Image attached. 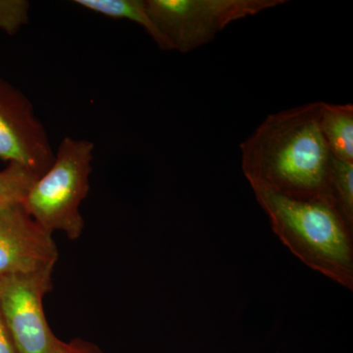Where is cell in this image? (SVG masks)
I'll list each match as a JSON object with an SVG mask.
<instances>
[{"label":"cell","instance_id":"obj_1","mask_svg":"<svg viewBox=\"0 0 353 353\" xmlns=\"http://www.w3.org/2000/svg\"><path fill=\"white\" fill-rule=\"evenodd\" d=\"M320 106L315 101L270 114L241 143V169L252 189L331 201L334 157L320 130Z\"/></svg>","mask_w":353,"mask_h":353},{"label":"cell","instance_id":"obj_2","mask_svg":"<svg viewBox=\"0 0 353 353\" xmlns=\"http://www.w3.org/2000/svg\"><path fill=\"white\" fill-rule=\"evenodd\" d=\"M252 190L274 234L290 252L309 268L352 290L353 227L333 202Z\"/></svg>","mask_w":353,"mask_h":353},{"label":"cell","instance_id":"obj_3","mask_svg":"<svg viewBox=\"0 0 353 353\" xmlns=\"http://www.w3.org/2000/svg\"><path fill=\"white\" fill-rule=\"evenodd\" d=\"M94 150L87 139H62L54 161L23 201L32 219L50 233L62 232L71 241L82 236L85 222L80 206L90 192Z\"/></svg>","mask_w":353,"mask_h":353},{"label":"cell","instance_id":"obj_4","mask_svg":"<svg viewBox=\"0 0 353 353\" xmlns=\"http://www.w3.org/2000/svg\"><path fill=\"white\" fill-rule=\"evenodd\" d=\"M285 0H145L169 51L188 53L212 41L228 25L283 6Z\"/></svg>","mask_w":353,"mask_h":353},{"label":"cell","instance_id":"obj_5","mask_svg":"<svg viewBox=\"0 0 353 353\" xmlns=\"http://www.w3.org/2000/svg\"><path fill=\"white\" fill-rule=\"evenodd\" d=\"M53 268L0 279V310L16 353H66L50 329L43 297L52 288Z\"/></svg>","mask_w":353,"mask_h":353},{"label":"cell","instance_id":"obj_6","mask_svg":"<svg viewBox=\"0 0 353 353\" xmlns=\"http://www.w3.org/2000/svg\"><path fill=\"white\" fill-rule=\"evenodd\" d=\"M54 157L32 102L0 78V159L23 165L39 178L50 169Z\"/></svg>","mask_w":353,"mask_h":353},{"label":"cell","instance_id":"obj_7","mask_svg":"<svg viewBox=\"0 0 353 353\" xmlns=\"http://www.w3.org/2000/svg\"><path fill=\"white\" fill-rule=\"evenodd\" d=\"M52 233L38 224L23 204L0 211V279L54 268Z\"/></svg>","mask_w":353,"mask_h":353},{"label":"cell","instance_id":"obj_8","mask_svg":"<svg viewBox=\"0 0 353 353\" xmlns=\"http://www.w3.org/2000/svg\"><path fill=\"white\" fill-rule=\"evenodd\" d=\"M320 130L331 154L341 161L353 162V105L321 101Z\"/></svg>","mask_w":353,"mask_h":353},{"label":"cell","instance_id":"obj_9","mask_svg":"<svg viewBox=\"0 0 353 353\" xmlns=\"http://www.w3.org/2000/svg\"><path fill=\"white\" fill-rule=\"evenodd\" d=\"M74 3L106 17L136 23L152 37L160 50L169 51L168 46L148 15L145 0H75Z\"/></svg>","mask_w":353,"mask_h":353},{"label":"cell","instance_id":"obj_10","mask_svg":"<svg viewBox=\"0 0 353 353\" xmlns=\"http://www.w3.org/2000/svg\"><path fill=\"white\" fill-rule=\"evenodd\" d=\"M330 199L343 219L353 227V162L341 161L333 157Z\"/></svg>","mask_w":353,"mask_h":353},{"label":"cell","instance_id":"obj_11","mask_svg":"<svg viewBox=\"0 0 353 353\" xmlns=\"http://www.w3.org/2000/svg\"><path fill=\"white\" fill-rule=\"evenodd\" d=\"M38 176L23 165L10 162L0 171V211L19 205Z\"/></svg>","mask_w":353,"mask_h":353},{"label":"cell","instance_id":"obj_12","mask_svg":"<svg viewBox=\"0 0 353 353\" xmlns=\"http://www.w3.org/2000/svg\"><path fill=\"white\" fill-rule=\"evenodd\" d=\"M30 2L0 0V30L13 36L29 23Z\"/></svg>","mask_w":353,"mask_h":353},{"label":"cell","instance_id":"obj_13","mask_svg":"<svg viewBox=\"0 0 353 353\" xmlns=\"http://www.w3.org/2000/svg\"><path fill=\"white\" fill-rule=\"evenodd\" d=\"M66 353H105L90 341L76 339L66 343Z\"/></svg>","mask_w":353,"mask_h":353},{"label":"cell","instance_id":"obj_14","mask_svg":"<svg viewBox=\"0 0 353 353\" xmlns=\"http://www.w3.org/2000/svg\"><path fill=\"white\" fill-rule=\"evenodd\" d=\"M0 353H16L1 310H0Z\"/></svg>","mask_w":353,"mask_h":353}]
</instances>
